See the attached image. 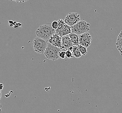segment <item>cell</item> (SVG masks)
<instances>
[{
	"instance_id": "1",
	"label": "cell",
	"mask_w": 122,
	"mask_h": 113,
	"mask_svg": "<svg viewBox=\"0 0 122 113\" xmlns=\"http://www.w3.org/2000/svg\"><path fill=\"white\" fill-rule=\"evenodd\" d=\"M56 33V30L52 28L51 23H47L40 26L36 31L38 37L48 41L52 36Z\"/></svg>"
},
{
	"instance_id": "2",
	"label": "cell",
	"mask_w": 122,
	"mask_h": 113,
	"mask_svg": "<svg viewBox=\"0 0 122 113\" xmlns=\"http://www.w3.org/2000/svg\"><path fill=\"white\" fill-rule=\"evenodd\" d=\"M62 51V50L48 43L46 49L44 54L47 59L52 61H56L59 58V53Z\"/></svg>"
},
{
	"instance_id": "3",
	"label": "cell",
	"mask_w": 122,
	"mask_h": 113,
	"mask_svg": "<svg viewBox=\"0 0 122 113\" xmlns=\"http://www.w3.org/2000/svg\"><path fill=\"white\" fill-rule=\"evenodd\" d=\"M90 24L85 20L81 21L71 27V33L78 35L87 33L90 31Z\"/></svg>"
},
{
	"instance_id": "4",
	"label": "cell",
	"mask_w": 122,
	"mask_h": 113,
	"mask_svg": "<svg viewBox=\"0 0 122 113\" xmlns=\"http://www.w3.org/2000/svg\"><path fill=\"white\" fill-rule=\"evenodd\" d=\"M48 42L39 37H36L33 41L34 51L39 54H43L46 49Z\"/></svg>"
},
{
	"instance_id": "5",
	"label": "cell",
	"mask_w": 122,
	"mask_h": 113,
	"mask_svg": "<svg viewBox=\"0 0 122 113\" xmlns=\"http://www.w3.org/2000/svg\"><path fill=\"white\" fill-rule=\"evenodd\" d=\"M80 21V15L77 13L75 12L70 13L66 17L65 20L66 24L71 27Z\"/></svg>"
},
{
	"instance_id": "6",
	"label": "cell",
	"mask_w": 122,
	"mask_h": 113,
	"mask_svg": "<svg viewBox=\"0 0 122 113\" xmlns=\"http://www.w3.org/2000/svg\"><path fill=\"white\" fill-rule=\"evenodd\" d=\"M79 45L84 46L85 47H89L91 45L92 37L89 33H84L79 35Z\"/></svg>"
},
{
	"instance_id": "7",
	"label": "cell",
	"mask_w": 122,
	"mask_h": 113,
	"mask_svg": "<svg viewBox=\"0 0 122 113\" xmlns=\"http://www.w3.org/2000/svg\"><path fill=\"white\" fill-rule=\"evenodd\" d=\"M61 40L62 37L56 33L52 36L48 42L52 45L61 49Z\"/></svg>"
},
{
	"instance_id": "8",
	"label": "cell",
	"mask_w": 122,
	"mask_h": 113,
	"mask_svg": "<svg viewBox=\"0 0 122 113\" xmlns=\"http://www.w3.org/2000/svg\"><path fill=\"white\" fill-rule=\"evenodd\" d=\"M74 45L68 35L62 37L61 50H62V51H66L69 48L72 47Z\"/></svg>"
},
{
	"instance_id": "9",
	"label": "cell",
	"mask_w": 122,
	"mask_h": 113,
	"mask_svg": "<svg viewBox=\"0 0 122 113\" xmlns=\"http://www.w3.org/2000/svg\"><path fill=\"white\" fill-rule=\"evenodd\" d=\"M71 33V27L66 24L61 27H59L56 30V34H59L61 37L67 35Z\"/></svg>"
},
{
	"instance_id": "10",
	"label": "cell",
	"mask_w": 122,
	"mask_h": 113,
	"mask_svg": "<svg viewBox=\"0 0 122 113\" xmlns=\"http://www.w3.org/2000/svg\"><path fill=\"white\" fill-rule=\"evenodd\" d=\"M68 35L70 37L74 46H77L79 45V35L72 33H70L69 34H68Z\"/></svg>"
},
{
	"instance_id": "11",
	"label": "cell",
	"mask_w": 122,
	"mask_h": 113,
	"mask_svg": "<svg viewBox=\"0 0 122 113\" xmlns=\"http://www.w3.org/2000/svg\"><path fill=\"white\" fill-rule=\"evenodd\" d=\"M72 52H73V55L77 58H79L82 55L81 53L78 49L77 46H73Z\"/></svg>"
},
{
	"instance_id": "12",
	"label": "cell",
	"mask_w": 122,
	"mask_h": 113,
	"mask_svg": "<svg viewBox=\"0 0 122 113\" xmlns=\"http://www.w3.org/2000/svg\"><path fill=\"white\" fill-rule=\"evenodd\" d=\"M77 47L78 49L81 53L82 55L85 56L86 54H87V47H85L84 46H83L82 45H78Z\"/></svg>"
},
{
	"instance_id": "13",
	"label": "cell",
	"mask_w": 122,
	"mask_h": 113,
	"mask_svg": "<svg viewBox=\"0 0 122 113\" xmlns=\"http://www.w3.org/2000/svg\"><path fill=\"white\" fill-rule=\"evenodd\" d=\"M116 45L118 51L120 52V54L122 56V42L117 41Z\"/></svg>"
},
{
	"instance_id": "14",
	"label": "cell",
	"mask_w": 122,
	"mask_h": 113,
	"mask_svg": "<svg viewBox=\"0 0 122 113\" xmlns=\"http://www.w3.org/2000/svg\"><path fill=\"white\" fill-rule=\"evenodd\" d=\"M73 52L71 51L70 50H67L66 51V58H68V59H70L71 58V57H73Z\"/></svg>"
},
{
	"instance_id": "15",
	"label": "cell",
	"mask_w": 122,
	"mask_h": 113,
	"mask_svg": "<svg viewBox=\"0 0 122 113\" xmlns=\"http://www.w3.org/2000/svg\"><path fill=\"white\" fill-rule=\"evenodd\" d=\"M52 24V28L54 29V30H56L57 28L59 27V24L58 21H53L51 23Z\"/></svg>"
},
{
	"instance_id": "16",
	"label": "cell",
	"mask_w": 122,
	"mask_h": 113,
	"mask_svg": "<svg viewBox=\"0 0 122 113\" xmlns=\"http://www.w3.org/2000/svg\"><path fill=\"white\" fill-rule=\"evenodd\" d=\"M59 56L61 59H65L66 57V51H62L59 53Z\"/></svg>"
},
{
	"instance_id": "17",
	"label": "cell",
	"mask_w": 122,
	"mask_h": 113,
	"mask_svg": "<svg viewBox=\"0 0 122 113\" xmlns=\"http://www.w3.org/2000/svg\"><path fill=\"white\" fill-rule=\"evenodd\" d=\"M117 41H119V42H122V30L120 32V34L118 36L117 38Z\"/></svg>"
},
{
	"instance_id": "18",
	"label": "cell",
	"mask_w": 122,
	"mask_h": 113,
	"mask_svg": "<svg viewBox=\"0 0 122 113\" xmlns=\"http://www.w3.org/2000/svg\"><path fill=\"white\" fill-rule=\"evenodd\" d=\"M10 1H15L17 3L20 2H21L20 0H9Z\"/></svg>"
},
{
	"instance_id": "19",
	"label": "cell",
	"mask_w": 122,
	"mask_h": 113,
	"mask_svg": "<svg viewBox=\"0 0 122 113\" xmlns=\"http://www.w3.org/2000/svg\"><path fill=\"white\" fill-rule=\"evenodd\" d=\"M8 22H9V23L10 24H15L14 23V22L13 21H8Z\"/></svg>"
},
{
	"instance_id": "20",
	"label": "cell",
	"mask_w": 122,
	"mask_h": 113,
	"mask_svg": "<svg viewBox=\"0 0 122 113\" xmlns=\"http://www.w3.org/2000/svg\"><path fill=\"white\" fill-rule=\"evenodd\" d=\"M21 0L20 3H24L25 2H26V1H28V0Z\"/></svg>"
},
{
	"instance_id": "21",
	"label": "cell",
	"mask_w": 122,
	"mask_h": 113,
	"mask_svg": "<svg viewBox=\"0 0 122 113\" xmlns=\"http://www.w3.org/2000/svg\"><path fill=\"white\" fill-rule=\"evenodd\" d=\"M0 90H2L3 89V87H4V86H3V84H0Z\"/></svg>"
}]
</instances>
